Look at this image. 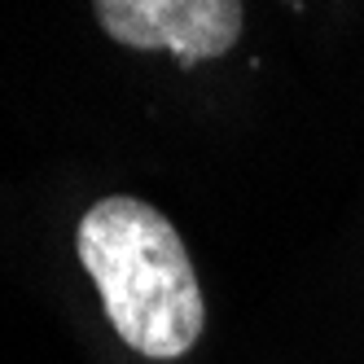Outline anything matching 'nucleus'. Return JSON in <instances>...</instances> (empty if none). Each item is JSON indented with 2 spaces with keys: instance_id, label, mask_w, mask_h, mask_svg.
<instances>
[{
  "instance_id": "f257e3e1",
  "label": "nucleus",
  "mask_w": 364,
  "mask_h": 364,
  "mask_svg": "<svg viewBox=\"0 0 364 364\" xmlns=\"http://www.w3.org/2000/svg\"><path fill=\"white\" fill-rule=\"evenodd\" d=\"M75 250L114 333L136 355L180 360L193 351L206 325L202 285L185 237L159 206L127 193L92 202L75 228Z\"/></svg>"
},
{
  "instance_id": "f03ea898",
  "label": "nucleus",
  "mask_w": 364,
  "mask_h": 364,
  "mask_svg": "<svg viewBox=\"0 0 364 364\" xmlns=\"http://www.w3.org/2000/svg\"><path fill=\"white\" fill-rule=\"evenodd\" d=\"M92 14L114 44L167 48L180 66L224 58L246 27L242 0H92Z\"/></svg>"
}]
</instances>
